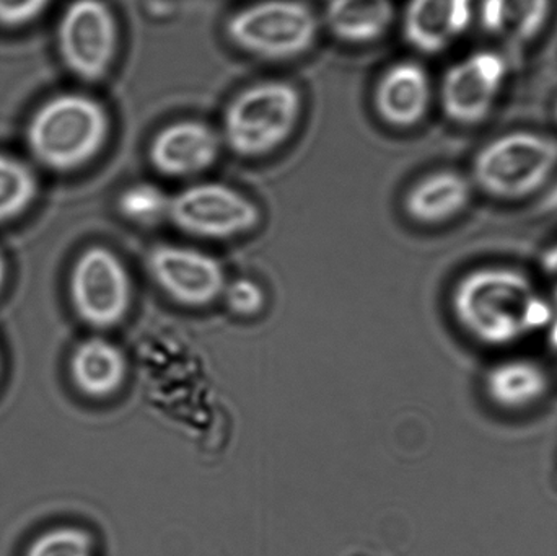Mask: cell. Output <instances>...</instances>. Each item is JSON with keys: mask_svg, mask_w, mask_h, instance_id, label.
<instances>
[{"mask_svg": "<svg viewBox=\"0 0 557 556\" xmlns=\"http://www.w3.org/2000/svg\"><path fill=\"white\" fill-rule=\"evenodd\" d=\"M0 371H2V365H0Z\"/></svg>", "mask_w": 557, "mask_h": 556, "instance_id": "cell-28", "label": "cell"}, {"mask_svg": "<svg viewBox=\"0 0 557 556\" xmlns=\"http://www.w3.org/2000/svg\"><path fill=\"white\" fill-rule=\"evenodd\" d=\"M553 111H555V120H556V123H557V98H556L555 108H553Z\"/></svg>", "mask_w": 557, "mask_h": 556, "instance_id": "cell-27", "label": "cell"}, {"mask_svg": "<svg viewBox=\"0 0 557 556\" xmlns=\"http://www.w3.org/2000/svg\"><path fill=\"white\" fill-rule=\"evenodd\" d=\"M23 556H97V544L85 529L59 526L33 539Z\"/></svg>", "mask_w": 557, "mask_h": 556, "instance_id": "cell-21", "label": "cell"}, {"mask_svg": "<svg viewBox=\"0 0 557 556\" xmlns=\"http://www.w3.org/2000/svg\"><path fill=\"white\" fill-rule=\"evenodd\" d=\"M432 98L431 75L421 62L412 59L393 62L373 88L376 116L399 131L419 126L431 111Z\"/></svg>", "mask_w": 557, "mask_h": 556, "instance_id": "cell-12", "label": "cell"}, {"mask_svg": "<svg viewBox=\"0 0 557 556\" xmlns=\"http://www.w3.org/2000/svg\"><path fill=\"white\" fill-rule=\"evenodd\" d=\"M110 127V114L97 98L84 94L55 95L29 120L26 146L46 169L74 172L103 150Z\"/></svg>", "mask_w": 557, "mask_h": 556, "instance_id": "cell-2", "label": "cell"}, {"mask_svg": "<svg viewBox=\"0 0 557 556\" xmlns=\"http://www.w3.org/2000/svg\"><path fill=\"white\" fill-rule=\"evenodd\" d=\"M549 486H552L553 492L557 495V444L555 453H553L552 459V470H549Z\"/></svg>", "mask_w": 557, "mask_h": 556, "instance_id": "cell-24", "label": "cell"}, {"mask_svg": "<svg viewBox=\"0 0 557 556\" xmlns=\"http://www.w3.org/2000/svg\"><path fill=\"white\" fill-rule=\"evenodd\" d=\"M473 189V182L463 173L437 170L409 186L403 206L416 224L444 225L467 211Z\"/></svg>", "mask_w": 557, "mask_h": 556, "instance_id": "cell-14", "label": "cell"}, {"mask_svg": "<svg viewBox=\"0 0 557 556\" xmlns=\"http://www.w3.org/2000/svg\"><path fill=\"white\" fill-rule=\"evenodd\" d=\"M7 280V263L3 255L0 254V291H2L3 284H5Z\"/></svg>", "mask_w": 557, "mask_h": 556, "instance_id": "cell-26", "label": "cell"}, {"mask_svg": "<svg viewBox=\"0 0 557 556\" xmlns=\"http://www.w3.org/2000/svg\"><path fill=\"white\" fill-rule=\"evenodd\" d=\"M451 310L460 329L486 346L513 345L552 319V307L533 281L507 267L465 274L451 293Z\"/></svg>", "mask_w": 557, "mask_h": 556, "instance_id": "cell-1", "label": "cell"}, {"mask_svg": "<svg viewBox=\"0 0 557 556\" xmlns=\"http://www.w3.org/2000/svg\"><path fill=\"white\" fill-rule=\"evenodd\" d=\"M69 375L82 395L104 400L113 397L126 381V356L114 343L100 336L84 339L69 359Z\"/></svg>", "mask_w": 557, "mask_h": 556, "instance_id": "cell-15", "label": "cell"}, {"mask_svg": "<svg viewBox=\"0 0 557 556\" xmlns=\"http://www.w3.org/2000/svg\"><path fill=\"white\" fill-rule=\"evenodd\" d=\"M221 133L198 120H180L157 131L149 144L150 165L166 178L188 180L202 175L222 153Z\"/></svg>", "mask_w": 557, "mask_h": 556, "instance_id": "cell-11", "label": "cell"}, {"mask_svg": "<svg viewBox=\"0 0 557 556\" xmlns=\"http://www.w3.org/2000/svg\"><path fill=\"white\" fill-rule=\"evenodd\" d=\"M222 297L225 299L228 309L240 317H255L264 309L267 296L263 287L248 277H238V280L227 283Z\"/></svg>", "mask_w": 557, "mask_h": 556, "instance_id": "cell-22", "label": "cell"}, {"mask_svg": "<svg viewBox=\"0 0 557 556\" xmlns=\"http://www.w3.org/2000/svg\"><path fill=\"white\" fill-rule=\"evenodd\" d=\"M157 286L180 306L208 307L224 294V267L208 251L185 245H157L147 258Z\"/></svg>", "mask_w": 557, "mask_h": 556, "instance_id": "cell-10", "label": "cell"}, {"mask_svg": "<svg viewBox=\"0 0 557 556\" xmlns=\"http://www.w3.org/2000/svg\"><path fill=\"white\" fill-rule=\"evenodd\" d=\"M480 22L490 35L512 46L535 41L553 15V0H481Z\"/></svg>", "mask_w": 557, "mask_h": 556, "instance_id": "cell-17", "label": "cell"}, {"mask_svg": "<svg viewBox=\"0 0 557 556\" xmlns=\"http://www.w3.org/2000/svg\"><path fill=\"white\" fill-rule=\"evenodd\" d=\"M38 196V178L32 166L9 153H0V224L20 218Z\"/></svg>", "mask_w": 557, "mask_h": 556, "instance_id": "cell-19", "label": "cell"}, {"mask_svg": "<svg viewBox=\"0 0 557 556\" xmlns=\"http://www.w3.org/2000/svg\"><path fill=\"white\" fill-rule=\"evenodd\" d=\"M169 221L201 240H231L255 231L261 222L257 202L234 186L201 182L172 196Z\"/></svg>", "mask_w": 557, "mask_h": 556, "instance_id": "cell-7", "label": "cell"}, {"mask_svg": "<svg viewBox=\"0 0 557 556\" xmlns=\"http://www.w3.org/2000/svg\"><path fill=\"white\" fill-rule=\"evenodd\" d=\"M557 170V140L535 131H510L484 144L473 160L471 182L499 201H523Z\"/></svg>", "mask_w": 557, "mask_h": 556, "instance_id": "cell-4", "label": "cell"}, {"mask_svg": "<svg viewBox=\"0 0 557 556\" xmlns=\"http://www.w3.org/2000/svg\"><path fill=\"white\" fill-rule=\"evenodd\" d=\"M304 98L290 82L263 81L238 91L222 118V143L242 159L281 149L300 123Z\"/></svg>", "mask_w": 557, "mask_h": 556, "instance_id": "cell-3", "label": "cell"}, {"mask_svg": "<svg viewBox=\"0 0 557 556\" xmlns=\"http://www.w3.org/2000/svg\"><path fill=\"white\" fill-rule=\"evenodd\" d=\"M507 77L509 65L493 49H478L458 59L444 72L438 85L442 113L457 126H480L496 108Z\"/></svg>", "mask_w": 557, "mask_h": 556, "instance_id": "cell-9", "label": "cell"}, {"mask_svg": "<svg viewBox=\"0 0 557 556\" xmlns=\"http://www.w3.org/2000/svg\"><path fill=\"white\" fill-rule=\"evenodd\" d=\"M320 33V18L305 0H253L225 23L228 41L263 61H292L307 54Z\"/></svg>", "mask_w": 557, "mask_h": 556, "instance_id": "cell-5", "label": "cell"}, {"mask_svg": "<svg viewBox=\"0 0 557 556\" xmlns=\"http://www.w3.org/2000/svg\"><path fill=\"white\" fill-rule=\"evenodd\" d=\"M172 195L156 183L140 182L127 186L117 198V211L126 221L140 227H157L169 221Z\"/></svg>", "mask_w": 557, "mask_h": 556, "instance_id": "cell-20", "label": "cell"}, {"mask_svg": "<svg viewBox=\"0 0 557 556\" xmlns=\"http://www.w3.org/2000/svg\"><path fill=\"white\" fill-rule=\"evenodd\" d=\"M546 264H548L549 270L557 273V247L553 248V250L546 255Z\"/></svg>", "mask_w": 557, "mask_h": 556, "instance_id": "cell-25", "label": "cell"}, {"mask_svg": "<svg viewBox=\"0 0 557 556\" xmlns=\"http://www.w3.org/2000/svg\"><path fill=\"white\" fill-rule=\"evenodd\" d=\"M487 397L504 410H525L540 404L552 387L548 371L532 359H509L487 371Z\"/></svg>", "mask_w": 557, "mask_h": 556, "instance_id": "cell-18", "label": "cell"}, {"mask_svg": "<svg viewBox=\"0 0 557 556\" xmlns=\"http://www.w3.org/2000/svg\"><path fill=\"white\" fill-rule=\"evenodd\" d=\"M52 0H0V26L22 28L45 15Z\"/></svg>", "mask_w": 557, "mask_h": 556, "instance_id": "cell-23", "label": "cell"}, {"mask_svg": "<svg viewBox=\"0 0 557 556\" xmlns=\"http://www.w3.org/2000/svg\"><path fill=\"white\" fill-rule=\"evenodd\" d=\"M69 299L75 316L98 330L113 329L133 306V281L123 260L110 248H87L72 264Z\"/></svg>", "mask_w": 557, "mask_h": 556, "instance_id": "cell-6", "label": "cell"}, {"mask_svg": "<svg viewBox=\"0 0 557 556\" xmlns=\"http://www.w3.org/2000/svg\"><path fill=\"white\" fill-rule=\"evenodd\" d=\"M476 10V0H408L403 38L422 54H441L470 29Z\"/></svg>", "mask_w": 557, "mask_h": 556, "instance_id": "cell-13", "label": "cell"}, {"mask_svg": "<svg viewBox=\"0 0 557 556\" xmlns=\"http://www.w3.org/2000/svg\"><path fill=\"white\" fill-rule=\"evenodd\" d=\"M395 16L393 0H327L323 22L339 41L363 46L382 39Z\"/></svg>", "mask_w": 557, "mask_h": 556, "instance_id": "cell-16", "label": "cell"}, {"mask_svg": "<svg viewBox=\"0 0 557 556\" xmlns=\"http://www.w3.org/2000/svg\"><path fill=\"white\" fill-rule=\"evenodd\" d=\"M65 67L85 82L107 77L120 48L116 15L104 0H72L58 23Z\"/></svg>", "mask_w": 557, "mask_h": 556, "instance_id": "cell-8", "label": "cell"}]
</instances>
